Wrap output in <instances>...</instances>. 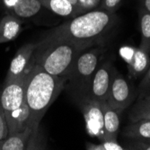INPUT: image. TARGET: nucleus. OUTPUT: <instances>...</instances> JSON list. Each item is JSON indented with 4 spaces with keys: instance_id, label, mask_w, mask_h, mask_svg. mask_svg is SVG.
Returning a JSON list of instances; mask_svg holds the SVG:
<instances>
[{
    "instance_id": "obj_1",
    "label": "nucleus",
    "mask_w": 150,
    "mask_h": 150,
    "mask_svg": "<svg viewBox=\"0 0 150 150\" xmlns=\"http://www.w3.org/2000/svg\"><path fill=\"white\" fill-rule=\"evenodd\" d=\"M117 22L115 13L102 8L92 10L50 30L43 39L65 40L94 47L103 43L115 28Z\"/></svg>"
},
{
    "instance_id": "obj_3",
    "label": "nucleus",
    "mask_w": 150,
    "mask_h": 150,
    "mask_svg": "<svg viewBox=\"0 0 150 150\" xmlns=\"http://www.w3.org/2000/svg\"><path fill=\"white\" fill-rule=\"evenodd\" d=\"M89 48L92 47L69 40L42 39L37 43L33 61L48 73L66 78L80 54Z\"/></svg>"
},
{
    "instance_id": "obj_20",
    "label": "nucleus",
    "mask_w": 150,
    "mask_h": 150,
    "mask_svg": "<svg viewBox=\"0 0 150 150\" xmlns=\"http://www.w3.org/2000/svg\"><path fill=\"white\" fill-rule=\"evenodd\" d=\"M137 93H138L137 99H140L150 95V67L147 69V71L145 73V75L143 76V78L138 86Z\"/></svg>"
},
{
    "instance_id": "obj_26",
    "label": "nucleus",
    "mask_w": 150,
    "mask_h": 150,
    "mask_svg": "<svg viewBox=\"0 0 150 150\" xmlns=\"http://www.w3.org/2000/svg\"><path fill=\"white\" fill-rule=\"evenodd\" d=\"M142 6L143 8L150 13V0H142Z\"/></svg>"
},
{
    "instance_id": "obj_21",
    "label": "nucleus",
    "mask_w": 150,
    "mask_h": 150,
    "mask_svg": "<svg viewBox=\"0 0 150 150\" xmlns=\"http://www.w3.org/2000/svg\"><path fill=\"white\" fill-rule=\"evenodd\" d=\"M8 135H9V131H8L7 121L1 105V102H0V141L6 139Z\"/></svg>"
},
{
    "instance_id": "obj_11",
    "label": "nucleus",
    "mask_w": 150,
    "mask_h": 150,
    "mask_svg": "<svg viewBox=\"0 0 150 150\" xmlns=\"http://www.w3.org/2000/svg\"><path fill=\"white\" fill-rule=\"evenodd\" d=\"M33 131L31 127L27 126L23 131L9 134L6 139L0 141V150L29 149Z\"/></svg>"
},
{
    "instance_id": "obj_19",
    "label": "nucleus",
    "mask_w": 150,
    "mask_h": 150,
    "mask_svg": "<svg viewBox=\"0 0 150 150\" xmlns=\"http://www.w3.org/2000/svg\"><path fill=\"white\" fill-rule=\"evenodd\" d=\"M87 150H123V146H120L117 141L105 140L101 141L100 144L87 143L86 145Z\"/></svg>"
},
{
    "instance_id": "obj_22",
    "label": "nucleus",
    "mask_w": 150,
    "mask_h": 150,
    "mask_svg": "<svg viewBox=\"0 0 150 150\" xmlns=\"http://www.w3.org/2000/svg\"><path fill=\"white\" fill-rule=\"evenodd\" d=\"M121 2H122V0H103L101 8L115 13L117 9L120 7Z\"/></svg>"
},
{
    "instance_id": "obj_4",
    "label": "nucleus",
    "mask_w": 150,
    "mask_h": 150,
    "mask_svg": "<svg viewBox=\"0 0 150 150\" xmlns=\"http://www.w3.org/2000/svg\"><path fill=\"white\" fill-rule=\"evenodd\" d=\"M105 50L102 46L86 50L80 54L66 76L65 87L76 102L88 96L92 78Z\"/></svg>"
},
{
    "instance_id": "obj_2",
    "label": "nucleus",
    "mask_w": 150,
    "mask_h": 150,
    "mask_svg": "<svg viewBox=\"0 0 150 150\" xmlns=\"http://www.w3.org/2000/svg\"><path fill=\"white\" fill-rule=\"evenodd\" d=\"M66 78L48 73L39 64L33 63L24 75V100L29 108V127L37 130L40 122L60 92Z\"/></svg>"
},
{
    "instance_id": "obj_7",
    "label": "nucleus",
    "mask_w": 150,
    "mask_h": 150,
    "mask_svg": "<svg viewBox=\"0 0 150 150\" xmlns=\"http://www.w3.org/2000/svg\"><path fill=\"white\" fill-rule=\"evenodd\" d=\"M83 113L86 129L89 136L104 141L103 111L102 102L85 96L76 102Z\"/></svg>"
},
{
    "instance_id": "obj_18",
    "label": "nucleus",
    "mask_w": 150,
    "mask_h": 150,
    "mask_svg": "<svg viewBox=\"0 0 150 150\" xmlns=\"http://www.w3.org/2000/svg\"><path fill=\"white\" fill-rule=\"evenodd\" d=\"M129 118L131 122L142 119L150 120V95L137 99V103L129 112Z\"/></svg>"
},
{
    "instance_id": "obj_13",
    "label": "nucleus",
    "mask_w": 150,
    "mask_h": 150,
    "mask_svg": "<svg viewBox=\"0 0 150 150\" xmlns=\"http://www.w3.org/2000/svg\"><path fill=\"white\" fill-rule=\"evenodd\" d=\"M22 31L20 19L10 13L0 19V44L11 42L17 38Z\"/></svg>"
},
{
    "instance_id": "obj_25",
    "label": "nucleus",
    "mask_w": 150,
    "mask_h": 150,
    "mask_svg": "<svg viewBox=\"0 0 150 150\" xmlns=\"http://www.w3.org/2000/svg\"><path fill=\"white\" fill-rule=\"evenodd\" d=\"M2 1H3L4 5L6 6V7L8 10H10L12 7H13L16 5V3L18 2V0H2Z\"/></svg>"
},
{
    "instance_id": "obj_9",
    "label": "nucleus",
    "mask_w": 150,
    "mask_h": 150,
    "mask_svg": "<svg viewBox=\"0 0 150 150\" xmlns=\"http://www.w3.org/2000/svg\"><path fill=\"white\" fill-rule=\"evenodd\" d=\"M37 48V43H27L20 47L16 56L11 61L6 74L5 85L24 76L33 65V53Z\"/></svg>"
},
{
    "instance_id": "obj_5",
    "label": "nucleus",
    "mask_w": 150,
    "mask_h": 150,
    "mask_svg": "<svg viewBox=\"0 0 150 150\" xmlns=\"http://www.w3.org/2000/svg\"><path fill=\"white\" fill-rule=\"evenodd\" d=\"M9 134L23 131L29 125L30 112L24 100V76L6 84L0 93Z\"/></svg>"
},
{
    "instance_id": "obj_10",
    "label": "nucleus",
    "mask_w": 150,
    "mask_h": 150,
    "mask_svg": "<svg viewBox=\"0 0 150 150\" xmlns=\"http://www.w3.org/2000/svg\"><path fill=\"white\" fill-rule=\"evenodd\" d=\"M120 54L128 64L129 71L131 76L135 78L143 76L149 69V54L139 47H123L120 49Z\"/></svg>"
},
{
    "instance_id": "obj_16",
    "label": "nucleus",
    "mask_w": 150,
    "mask_h": 150,
    "mask_svg": "<svg viewBox=\"0 0 150 150\" xmlns=\"http://www.w3.org/2000/svg\"><path fill=\"white\" fill-rule=\"evenodd\" d=\"M42 6L56 15L61 16H73L78 15L76 8L67 0H39Z\"/></svg>"
},
{
    "instance_id": "obj_17",
    "label": "nucleus",
    "mask_w": 150,
    "mask_h": 150,
    "mask_svg": "<svg viewBox=\"0 0 150 150\" xmlns=\"http://www.w3.org/2000/svg\"><path fill=\"white\" fill-rule=\"evenodd\" d=\"M139 24L141 33L139 48L150 54V13L144 8L139 11Z\"/></svg>"
},
{
    "instance_id": "obj_8",
    "label": "nucleus",
    "mask_w": 150,
    "mask_h": 150,
    "mask_svg": "<svg viewBox=\"0 0 150 150\" xmlns=\"http://www.w3.org/2000/svg\"><path fill=\"white\" fill-rule=\"evenodd\" d=\"M115 69L112 61L100 63L92 78L88 96L100 102L106 101Z\"/></svg>"
},
{
    "instance_id": "obj_24",
    "label": "nucleus",
    "mask_w": 150,
    "mask_h": 150,
    "mask_svg": "<svg viewBox=\"0 0 150 150\" xmlns=\"http://www.w3.org/2000/svg\"><path fill=\"white\" fill-rule=\"evenodd\" d=\"M67 2L69 4H71L76 10V12L78 13V15H81V13H83L86 10L84 8V6H82V3H81V0H67Z\"/></svg>"
},
{
    "instance_id": "obj_6",
    "label": "nucleus",
    "mask_w": 150,
    "mask_h": 150,
    "mask_svg": "<svg viewBox=\"0 0 150 150\" xmlns=\"http://www.w3.org/2000/svg\"><path fill=\"white\" fill-rule=\"evenodd\" d=\"M138 93L130 82L117 69L114 70L110 90L106 99L109 106L121 113L137 99Z\"/></svg>"
},
{
    "instance_id": "obj_15",
    "label": "nucleus",
    "mask_w": 150,
    "mask_h": 150,
    "mask_svg": "<svg viewBox=\"0 0 150 150\" xmlns=\"http://www.w3.org/2000/svg\"><path fill=\"white\" fill-rule=\"evenodd\" d=\"M43 6L39 0H18L10 10V15L18 19H30L40 13Z\"/></svg>"
},
{
    "instance_id": "obj_12",
    "label": "nucleus",
    "mask_w": 150,
    "mask_h": 150,
    "mask_svg": "<svg viewBox=\"0 0 150 150\" xmlns=\"http://www.w3.org/2000/svg\"><path fill=\"white\" fill-rule=\"evenodd\" d=\"M103 111L104 141H117L120 129V113L109 106L106 101L102 102Z\"/></svg>"
},
{
    "instance_id": "obj_14",
    "label": "nucleus",
    "mask_w": 150,
    "mask_h": 150,
    "mask_svg": "<svg viewBox=\"0 0 150 150\" xmlns=\"http://www.w3.org/2000/svg\"><path fill=\"white\" fill-rule=\"evenodd\" d=\"M123 135L129 139L150 143V120L142 119L131 122L125 128Z\"/></svg>"
},
{
    "instance_id": "obj_23",
    "label": "nucleus",
    "mask_w": 150,
    "mask_h": 150,
    "mask_svg": "<svg viewBox=\"0 0 150 150\" xmlns=\"http://www.w3.org/2000/svg\"><path fill=\"white\" fill-rule=\"evenodd\" d=\"M132 142L129 145L124 146L125 149H144V150H150V143L140 141V140H135L131 139Z\"/></svg>"
}]
</instances>
